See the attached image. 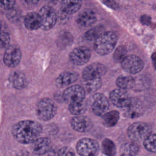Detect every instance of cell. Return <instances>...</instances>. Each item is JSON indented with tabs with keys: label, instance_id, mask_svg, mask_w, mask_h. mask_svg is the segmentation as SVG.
<instances>
[{
	"label": "cell",
	"instance_id": "obj_20",
	"mask_svg": "<svg viewBox=\"0 0 156 156\" xmlns=\"http://www.w3.org/2000/svg\"><path fill=\"white\" fill-rule=\"evenodd\" d=\"M140 150L139 144L135 141H130L123 144L120 147L121 156H135Z\"/></svg>",
	"mask_w": 156,
	"mask_h": 156
},
{
	"label": "cell",
	"instance_id": "obj_15",
	"mask_svg": "<svg viewBox=\"0 0 156 156\" xmlns=\"http://www.w3.org/2000/svg\"><path fill=\"white\" fill-rule=\"evenodd\" d=\"M72 127L79 132H87L93 127L91 121L85 116L77 115L71 121Z\"/></svg>",
	"mask_w": 156,
	"mask_h": 156
},
{
	"label": "cell",
	"instance_id": "obj_18",
	"mask_svg": "<svg viewBox=\"0 0 156 156\" xmlns=\"http://www.w3.org/2000/svg\"><path fill=\"white\" fill-rule=\"evenodd\" d=\"M25 27L30 30H37L41 27V20L38 13L30 12L27 14L24 20Z\"/></svg>",
	"mask_w": 156,
	"mask_h": 156
},
{
	"label": "cell",
	"instance_id": "obj_17",
	"mask_svg": "<svg viewBox=\"0 0 156 156\" xmlns=\"http://www.w3.org/2000/svg\"><path fill=\"white\" fill-rule=\"evenodd\" d=\"M78 79V74L74 72L66 71L61 73L56 79V85L59 88H63L67 87Z\"/></svg>",
	"mask_w": 156,
	"mask_h": 156
},
{
	"label": "cell",
	"instance_id": "obj_13",
	"mask_svg": "<svg viewBox=\"0 0 156 156\" xmlns=\"http://www.w3.org/2000/svg\"><path fill=\"white\" fill-rule=\"evenodd\" d=\"M110 99L113 105L119 107L124 108L128 107L131 99L128 94L122 89H115L110 93Z\"/></svg>",
	"mask_w": 156,
	"mask_h": 156
},
{
	"label": "cell",
	"instance_id": "obj_7",
	"mask_svg": "<svg viewBox=\"0 0 156 156\" xmlns=\"http://www.w3.org/2000/svg\"><path fill=\"white\" fill-rule=\"evenodd\" d=\"M90 107L94 114L103 116L109 108V102L103 94L96 93L90 98Z\"/></svg>",
	"mask_w": 156,
	"mask_h": 156
},
{
	"label": "cell",
	"instance_id": "obj_27",
	"mask_svg": "<svg viewBox=\"0 0 156 156\" xmlns=\"http://www.w3.org/2000/svg\"><path fill=\"white\" fill-rule=\"evenodd\" d=\"M105 32V29L103 26L98 25L90 30L85 34V38L88 40H96L101 35Z\"/></svg>",
	"mask_w": 156,
	"mask_h": 156
},
{
	"label": "cell",
	"instance_id": "obj_5",
	"mask_svg": "<svg viewBox=\"0 0 156 156\" xmlns=\"http://www.w3.org/2000/svg\"><path fill=\"white\" fill-rule=\"evenodd\" d=\"M150 126L143 122H137L131 124L127 129L129 137L133 141L145 139L151 134Z\"/></svg>",
	"mask_w": 156,
	"mask_h": 156
},
{
	"label": "cell",
	"instance_id": "obj_6",
	"mask_svg": "<svg viewBox=\"0 0 156 156\" xmlns=\"http://www.w3.org/2000/svg\"><path fill=\"white\" fill-rule=\"evenodd\" d=\"M85 90L83 87L78 85L68 87L63 93V99L69 104L84 102Z\"/></svg>",
	"mask_w": 156,
	"mask_h": 156
},
{
	"label": "cell",
	"instance_id": "obj_34",
	"mask_svg": "<svg viewBox=\"0 0 156 156\" xmlns=\"http://www.w3.org/2000/svg\"><path fill=\"white\" fill-rule=\"evenodd\" d=\"M15 4V0H0V7L4 9H11Z\"/></svg>",
	"mask_w": 156,
	"mask_h": 156
},
{
	"label": "cell",
	"instance_id": "obj_28",
	"mask_svg": "<svg viewBox=\"0 0 156 156\" xmlns=\"http://www.w3.org/2000/svg\"><path fill=\"white\" fill-rule=\"evenodd\" d=\"M143 146L147 151L156 152V133L149 135L144 140Z\"/></svg>",
	"mask_w": 156,
	"mask_h": 156
},
{
	"label": "cell",
	"instance_id": "obj_21",
	"mask_svg": "<svg viewBox=\"0 0 156 156\" xmlns=\"http://www.w3.org/2000/svg\"><path fill=\"white\" fill-rule=\"evenodd\" d=\"M119 118V113L116 110H112L105 113L102 117V122L107 127L115 126Z\"/></svg>",
	"mask_w": 156,
	"mask_h": 156
},
{
	"label": "cell",
	"instance_id": "obj_4",
	"mask_svg": "<svg viewBox=\"0 0 156 156\" xmlns=\"http://www.w3.org/2000/svg\"><path fill=\"white\" fill-rule=\"evenodd\" d=\"M76 149L81 156H96L99 151V146L94 140L83 138L78 141Z\"/></svg>",
	"mask_w": 156,
	"mask_h": 156
},
{
	"label": "cell",
	"instance_id": "obj_26",
	"mask_svg": "<svg viewBox=\"0 0 156 156\" xmlns=\"http://www.w3.org/2000/svg\"><path fill=\"white\" fill-rule=\"evenodd\" d=\"M101 148L102 152L107 156H114L116 154V146L113 141L108 138L102 141Z\"/></svg>",
	"mask_w": 156,
	"mask_h": 156
},
{
	"label": "cell",
	"instance_id": "obj_12",
	"mask_svg": "<svg viewBox=\"0 0 156 156\" xmlns=\"http://www.w3.org/2000/svg\"><path fill=\"white\" fill-rule=\"evenodd\" d=\"M107 71L105 65L99 63H94L87 66L83 71L82 77L83 80L101 78Z\"/></svg>",
	"mask_w": 156,
	"mask_h": 156
},
{
	"label": "cell",
	"instance_id": "obj_1",
	"mask_svg": "<svg viewBox=\"0 0 156 156\" xmlns=\"http://www.w3.org/2000/svg\"><path fill=\"white\" fill-rule=\"evenodd\" d=\"M42 132V126L30 120L20 121L13 125L12 133L14 138L22 144H32L38 139Z\"/></svg>",
	"mask_w": 156,
	"mask_h": 156
},
{
	"label": "cell",
	"instance_id": "obj_19",
	"mask_svg": "<svg viewBox=\"0 0 156 156\" xmlns=\"http://www.w3.org/2000/svg\"><path fill=\"white\" fill-rule=\"evenodd\" d=\"M9 80L12 86L18 90L24 88L27 85V80L24 74L20 71L13 72L10 75Z\"/></svg>",
	"mask_w": 156,
	"mask_h": 156
},
{
	"label": "cell",
	"instance_id": "obj_14",
	"mask_svg": "<svg viewBox=\"0 0 156 156\" xmlns=\"http://www.w3.org/2000/svg\"><path fill=\"white\" fill-rule=\"evenodd\" d=\"M96 21V16L94 12L91 10H84L77 16L76 22L77 25L82 29L92 26Z\"/></svg>",
	"mask_w": 156,
	"mask_h": 156
},
{
	"label": "cell",
	"instance_id": "obj_37",
	"mask_svg": "<svg viewBox=\"0 0 156 156\" xmlns=\"http://www.w3.org/2000/svg\"><path fill=\"white\" fill-rule=\"evenodd\" d=\"M152 60H153V63H154V66H155V68H156V53H154V54L152 55Z\"/></svg>",
	"mask_w": 156,
	"mask_h": 156
},
{
	"label": "cell",
	"instance_id": "obj_11",
	"mask_svg": "<svg viewBox=\"0 0 156 156\" xmlns=\"http://www.w3.org/2000/svg\"><path fill=\"white\" fill-rule=\"evenodd\" d=\"M91 52L89 49L80 46L74 49L69 54L70 61L74 65H82L87 63L90 58Z\"/></svg>",
	"mask_w": 156,
	"mask_h": 156
},
{
	"label": "cell",
	"instance_id": "obj_25",
	"mask_svg": "<svg viewBox=\"0 0 156 156\" xmlns=\"http://www.w3.org/2000/svg\"><path fill=\"white\" fill-rule=\"evenodd\" d=\"M102 85L101 79L96 78L93 79H89L84 80L83 88L88 93H92L98 90Z\"/></svg>",
	"mask_w": 156,
	"mask_h": 156
},
{
	"label": "cell",
	"instance_id": "obj_31",
	"mask_svg": "<svg viewBox=\"0 0 156 156\" xmlns=\"http://www.w3.org/2000/svg\"><path fill=\"white\" fill-rule=\"evenodd\" d=\"M86 104L85 102L69 104V110L73 115H80L86 110Z\"/></svg>",
	"mask_w": 156,
	"mask_h": 156
},
{
	"label": "cell",
	"instance_id": "obj_36",
	"mask_svg": "<svg viewBox=\"0 0 156 156\" xmlns=\"http://www.w3.org/2000/svg\"><path fill=\"white\" fill-rule=\"evenodd\" d=\"M26 3L28 4H30V5H33V4H36L38 3V2L39 1V0H23Z\"/></svg>",
	"mask_w": 156,
	"mask_h": 156
},
{
	"label": "cell",
	"instance_id": "obj_22",
	"mask_svg": "<svg viewBox=\"0 0 156 156\" xmlns=\"http://www.w3.org/2000/svg\"><path fill=\"white\" fill-rule=\"evenodd\" d=\"M82 5V0H62V7L63 10L67 13L77 12Z\"/></svg>",
	"mask_w": 156,
	"mask_h": 156
},
{
	"label": "cell",
	"instance_id": "obj_16",
	"mask_svg": "<svg viewBox=\"0 0 156 156\" xmlns=\"http://www.w3.org/2000/svg\"><path fill=\"white\" fill-rule=\"evenodd\" d=\"M51 148V141L46 137H41L32 143L31 150L37 155H43Z\"/></svg>",
	"mask_w": 156,
	"mask_h": 156
},
{
	"label": "cell",
	"instance_id": "obj_9",
	"mask_svg": "<svg viewBox=\"0 0 156 156\" xmlns=\"http://www.w3.org/2000/svg\"><path fill=\"white\" fill-rule=\"evenodd\" d=\"M41 20V27L43 30L52 28L57 21V15L55 10L49 6L43 7L38 12Z\"/></svg>",
	"mask_w": 156,
	"mask_h": 156
},
{
	"label": "cell",
	"instance_id": "obj_23",
	"mask_svg": "<svg viewBox=\"0 0 156 156\" xmlns=\"http://www.w3.org/2000/svg\"><path fill=\"white\" fill-rule=\"evenodd\" d=\"M10 37L7 25L0 21V48H7L10 46Z\"/></svg>",
	"mask_w": 156,
	"mask_h": 156
},
{
	"label": "cell",
	"instance_id": "obj_2",
	"mask_svg": "<svg viewBox=\"0 0 156 156\" xmlns=\"http://www.w3.org/2000/svg\"><path fill=\"white\" fill-rule=\"evenodd\" d=\"M116 42L117 37L114 32H104L94 41V49L99 55H107L113 50Z\"/></svg>",
	"mask_w": 156,
	"mask_h": 156
},
{
	"label": "cell",
	"instance_id": "obj_33",
	"mask_svg": "<svg viewBox=\"0 0 156 156\" xmlns=\"http://www.w3.org/2000/svg\"><path fill=\"white\" fill-rule=\"evenodd\" d=\"M58 156H75V153L71 148L63 147L59 150Z\"/></svg>",
	"mask_w": 156,
	"mask_h": 156
},
{
	"label": "cell",
	"instance_id": "obj_8",
	"mask_svg": "<svg viewBox=\"0 0 156 156\" xmlns=\"http://www.w3.org/2000/svg\"><path fill=\"white\" fill-rule=\"evenodd\" d=\"M122 69L127 73L135 74L140 73L144 67L143 60L135 55H127L121 62Z\"/></svg>",
	"mask_w": 156,
	"mask_h": 156
},
{
	"label": "cell",
	"instance_id": "obj_29",
	"mask_svg": "<svg viewBox=\"0 0 156 156\" xmlns=\"http://www.w3.org/2000/svg\"><path fill=\"white\" fill-rule=\"evenodd\" d=\"M128 107V115L130 118L137 117L141 114L142 112V107L141 105L136 101H132L131 100V102Z\"/></svg>",
	"mask_w": 156,
	"mask_h": 156
},
{
	"label": "cell",
	"instance_id": "obj_3",
	"mask_svg": "<svg viewBox=\"0 0 156 156\" xmlns=\"http://www.w3.org/2000/svg\"><path fill=\"white\" fill-rule=\"evenodd\" d=\"M57 113V107L50 99H41L37 105V115L39 119L48 121L52 119Z\"/></svg>",
	"mask_w": 156,
	"mask_h": 156
},
{
	"label": "cell",
	"instance_id": "obj_24",
	"mask_svg": "<svg viewBox=\"0 0 156 156\" xmlns=\"http://www.w3.org/2000/svg\"><path fill=\"white\" fill-rule=\"evenodd\" d=\"M135 80L131 76H120L116 80V85L122 90L130 89L135 85Z\"/></svg>",
	"mask_w": 156,
	"mask_h": 156
},
{
	"label": "cell",
	"instance_id": "obj_30",
	"mask_svg": "<svg viewBox=\"0 0 156 156\" xmlns=\"http://www.w3.org/2000/svg\"><path fill=\"white\" fill-rule=\"evenodd\" d=\"M127 56V50L124 46H119L115 51L113 57L118 63H121Z\"/></svg>",
	"mask_w": 156,
	"mask_h": 156
},
{
	"label": "cell",
	"instance_id": "obj_32",
	"mask_svg": "<svg viewBox=\"0 0 156 156\" xmlns=\"http://www.w3.org/2000/svg\"><path fill=\"white\" fill-rule=\"evenodd\" d=\"M59 45L62 47H65L71 44L73 41V37L70 33L68 32H64L60 34L58 38Z\"/></svg>",
	"mask_w": 156,
	"mask_h": 156
},
{
	"label": "cell",
	"instance_id": "obj_10",
	"mask_svg": "<svg viewBox=\"0 0 156 156\" xmlns=\"http://www.w3.org/2000/svg\"><path fill=\"white\" fill-rule=\"evenodd\" d=\"M21 58V52L18 46L10 45L4 54V62L9 67H15L20 62Z\"/></svg>",
	"mask_w": 156,
	"mask_h": 156
},
{
	"label": "cell",
	"instance_id": "obj_35",
	"mask_svg": "<svg viewBox=\"0 0 156 156\" xmlns=\"http://www.w3.org/2000/svg\"><path fill=\"white\" fill-rule=\"evenodd\" d=\"M104 3L108 7L113 9H117L118 8V4L114 0H104Z\"/></svg>",
	"mask_w": 156,
	"mask_h": 156
}]
</instances>
